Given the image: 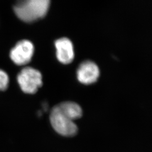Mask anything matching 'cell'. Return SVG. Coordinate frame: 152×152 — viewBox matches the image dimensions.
Wrapping results in <instances>:
<instances>
[{
	"label": "cell",
	"mask_w": 152,
	"mask_h": 152,
	"mask_svg": "<svg viewBox=\"0 0 152 152\" xmlns=\"http://www.w3.org/2000/svg\"><path fill=\"white\" fill-rule=\"evenodd\" d=\"M50 119L53 129L61 135L71 137L77 134L78 127L76 124L62 113L56 105L52 109Z\"/></svg>",
	"instance_id": "3957f363"
},
{
	"label": "cell",
	"mask_w": 152,
	"mask_h": 152,
	"mask_svg": "<svg viewBox=\"0 0 152 152\" xmlns=\"http://www.w3.org/2000/svg\"><path fill=\"white\" fill-rule=\"evenodd\" d=\"M60 112L72 121L80 118L82 115L81 107L75 102H65L56 105Z\"/></svg>",
	"instance_id": "52a82bcc"
},
{
	"label": "cell",
	"mask_w": 152,
	"mask_h": 152,
	"mask_svg": "<svg viewBox=\"0 0 152 152\" xmlns=\"http://www.w3.org/2000/svg\"><path fill=\"white\" fill-rule=\"evenodd\" d=\"M34 51L33 44L29 40L18 42L10 51L11 60L18 65L27 64L32 59Z\"/></svg>",
	"instance_id": "277c9868"
},
{
	"label": "cell",
	"mask_w": 152,
	"mask_h": 152,
	"mask_svg": "<svg viewBox=\"0 0 152 152\" xmlns=\"http://www.w3.org/2000/svg\"><path fill=\"white\" fill-rule=\"evenodd\" d=\"M99 75L100 71L98 65L90 60L82 63L77 71L78 80L85 85H90L96 82Z\"/></svg>",
	"instance_id": "5b68a950"
},
{
	"label": "cell",
	"mask_w": 152,
	"mask_h": 152,
	"mask_svg": "<svg viewBox=\"0 0 152 152\" xmlns=\"http://www.w3.org/2000/svg\"><path fill=\"white\" fill-rule=\"evenodd\" d=\"M17 81L24 93L33 94L42 85V77L39 71L31 67L23 68L17 77Z\"/></svg>",
	"instance_id": "7a4b0ae2"
},
{
	"label": "cell",
	"mask_w": 152,
	"mask_h": 152,
	"mask_svg": "<svg viewBox=\"0 0 152 152\" xmlns=\"http://www.w3.org/2000/svg\"><path fill=\"white\" fill-rule=\"evenodd\" d=\"M9 83V78L5 71L0 69V91L7 89Z\"/></svg>",
	"instance_id": "ba28073f"
},
{
	"label": "cell",
	"mask_w": 152,
	"mask_h": 152,
	"mask_svg": "<svg viewBox=\"0 0 152 152\" xmlns=\"http://www.w3.org/2000/svg\"><path fill=\"white\" fill-rule=\"evenodd\" d=\"M51 0H16L14 6L16 16L26 23H32L46 15Z\"/></svg>",
	"instance_id": "6da1fadb"
},
{
	"label": "cell",
	"mask_w": 152,
	"mask_h": 152,
	"mask_svg": "<svg viewBox=\"0 0 152 152\" xmlns=\"http://www.w3.org/2000/svg\"><path fill=\"white\" fill-rule=\"evenodd\" d=\"M56 50V57L58 60L64 64H70L75 58L73 45L69 38L63 37L55 42Z\"/></svg>",
	"instance_id": "8992f818"
}]
</instances>
